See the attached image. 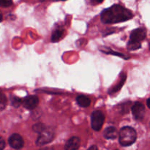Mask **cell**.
Wrapping results in <instances>:
<instances>
[{"label":"cell","mask_w":150,"mask_h":150,"mask_svg":"<svg viewBox=\"0 0 150 150\" xmlns=\"http://www.w3.org/2000/svg\"><path fill=\"white\" fill-rule=\"evenodd\" d=\"M91 1L94 4H100V3H102L103 0H91Z\"/></svg>","instance_id":"obj_20"},{"label":"cell","mask_w":150,"mask_h":150,"mask_svg":"<svg viewBox=\"0 0 150 150\" xmlns=\"http://www.w3.org/2000/svg\"><path fill=\"white\" fill-rule=\"evenodd\" d=\"M11 103L13 107L18 108L21 104V100L18 98H17V97H13V98H11Z\"/></svg>","instance_id":"obj_16"},{"label":"cell","mask_w":150,"mask_h":150,"mask_svg":"<svg viewBox=\"0 0 150 150\" xmlns=\"http://www.w3.org/2000/svg\"><path fill=\"white\" fill-rule=\"evenodd\" d=\"M39 103V99L37 96L30 95L25 98L23 101V105L28 110H33L38 106Z\"/></svg>","instance_id":"obj_7"},{"label":"cell","mask_w":150,"mask_h":150,"mask_svg":"<svg viewBox=\"0 0 150 150\" xmlns=\"http://www.w3.org/2000/svg\"><path fill=\"white\" fill-rule=\"evenodd\" d=\"M63 1H64V0H63Z\"/></svg>","instance_id":"obj_25"},{"label":"cell","mask_w":150,"mask_h":150,"mask_svg":"<svg viewBox=\"0 0 150 150\" xmlns=\"http://www.w3.org/2000/svg\"><path fill=\"white\" fill-rule=\"evenodd\" d=\"M103 136L106 139H115L118 136V132L114 127H107L104 131Z\"/></svg>","instance_id":"obj_10"},{"label":"cell","mask_w":150,"mask_h":150,"mask_svg":"<svg viewBox=\"0 0 150 150\" xmlns=\"http://www.w3.org/2000/svg\"><path fill=\"white\" fill-rule=\"evenodd\" d=\"M137 138L136 130L131 127H122L120 132L119 142L122 146H128L135 143Z\"/></svg>","instance_id":"obj_2"},{"label":"cell","mask_w":150,"mask_h":150,"mask_svg":"<svg viewBox=\"0 0 150 150\" xmlns=\"http://www.w3.org/2000/svg\"><path fill=\"white\" fill-rule=\"evenodd\" d=\"M4 146H5V142L3 140L2 138L0 137V150L4 149Z\"/></svg>","instance_id":"obj_19"},{"label":"cell","mask_w":150,"mask_h":150,"mask_svg":"<svg viewBox=\"0 0 150 150\" xmlns=\"http://www.w3.org/2000/svg\"><path fill=\"white\" fill-rule=\"evenodd\" d=\"M81 141L78 137H72L69 139L64 146L66 150H76L80 146Z\"/></svg>","instance_id":"obj_9"},{"label":"cell","mask_w":150,"mask_h":150,"mask_svg":"<svg viewBox=\"0 0 150 150\" xmlns=\"http://www.w3.org/2000/svg\"><path fill=\"white\" fill-rule=\"evenodd\" d=\"M2 18H3L2 14H1V12H0V22H1V21H2Z\"/></svg>","instance_id":"obj_23"},{"label":"cell","mask_w":150,"mask_h":150,"mask_svg":"<svg viewBox=\"0 0 150 150\" xmlns=\"http://www.w3.org/2000/svg\"><path fill=\"white\" fill-rule=\"evenodd\" d=\"M91 120H92L91 121L92 128L95 131H99L103 125L105 117L100 111H95L92 113Z\"/></svg>","instance_id":"obj_3"},{"label":"cell","mask_w":150,"mask_h":150,"mask_svg":"<svg viewBox=\"0 0 150 150\" xmlns=\"http://www.w3.org/2000/svg\"><path fill=\"white\" fill-rule=\"evenodd\" d=\"M149 49H150V42H149Z\"/></svg>","instance_id":"obj_24"},{"label":"cell","mask_w":150,"mask_h":150,"mask_svg":"<svg viewBox=\"0 0 150 150\" xmlns=\"http://www.w3.org/2000/svg\"><path fill=\"white\" fill-rule=\"evenodd\" d=\"M13 4L12 0H0V6L2 7H8Z\"/></svg>","instance_id":"obj_18"},{"label":"cell","mask_w":150,"mask_h":150,"mask_svg":"<svg viewBox=\"0 0 150 150\" xmlns=\"http://www.w3.org/2000/svg\"><path fill=\"white\" fill-rule=\"evenodd\" d=\"M8 142L10 146L15 149H21L23 146V140L19 134H13L9 138Z\"/></svg>","instance_id":"obj_6"},{"label":"cell","mask_w":150,"mask_h":150,"mask_svg":"<svg viewBox=\"0 0 150 150\" xmlns=\"http://www.w3.org/2000/svg\"><path fill=\"white\" fill-rule=\"evenodd\" d=\"M63 34H64V30H62V29H57V30L53 32L52 36H51V41L53 42H58L61 39L62 37L63 36Z\"/></svg>","instance_id":"obj_12"},{"label":"cell","mask_w":150,"mask_h":150,"mask_svg":"<svg viewBox=\"0 0 150 150\" xmlns=\"http://www.w3.org/2000/svg\"><path fill=\"white\" fill-rule=\"evenodd\" d=\"M127 48L130 51H135L141 48V42H136V41L130 40L127 43Z\"/></svg>","instance_id":"obj_13"},{"label":"cell","mask_w":150,"mask_h":150,"mask_svg":"<svg viewBox=\"0 0 150 150\" xmlns=\"http://www.w3.org/2000/svg\"><path fill=\"white\" fill-rule=\"evenodd\" d=\"M146 105H147L148 108H150V98H149V99L146 100Z\"/></svg>","instance_id":"obj_21"},{"label":"cell","mask_w":150,"mask_h":150,"mask_svg":"<svg viewBox=\"0 0 150 150\" xmlns=\"http://www.w3.org/2000/svg\"><path fill=\"white\" fill-rule=\"evenodd\" d=\"M89 149H98V147H97L96 146H91V147L89 148Z\"/></svg>","instance_id":"obj_22"},{"label":"cell","mask_w":150,"mask_h":150,"mask_svg":"<svg viewBox=\"0 0 150 150\" xmlns=\"http://www.w3.org/2000/svg\"><path fill=\"white\" fill-rule=\"evenodd\" d=\"M33 130L35 132H36V133H40L41 132L43 131L45 129V126L43 124H41V123H38V124H36L35 125L33 126Z\"/></svg>","instance_id":"obj_15"},{"label":"cell","mask_w":150,"mask_h":150,"mask_svg":"<svg viewBox=\"0 0 150 150\" xmlns=\"http://www.w3.org/2000/svg\"><path fill=\"white\" fill-rule=\"evenodd\" d=\"M133 18V14L127 9L120 5H114L101 13V21L105 23L123 22Z\"/></svg>","instance_id":"obj_1"},{"label":"cell","mask_w":150,"mask_h":150,"mask_svg":"<svg viewBox=\"0 0 150 150\" xmlns=\"http://www.w3.org/2000/svg\"><path fill=\"white\" fill-rule=\"evenodd\" d=\"M7 100L5 95L0 92V111H2L5 108L6 105H7Z\"/></svg>","instance_id":"obj_14"},{"label":"cell","mask_w":150,"mask_h":150,"mask_svg":"<svg viewBox=\"0 0 150 150\" xmlns=\"http://www.w3.org/2000/svg\"><path fill=\"white\" fill-rule=\"evenodd\" d=\"M125 79H126V76H125V75H124V76H123V78L121 79V81H120V83H119L117 86H116L115 88H114V89L111 91V92H116L117 91L120 90V89H121L123 83H124L125 81Z\"/></svg>","instance_id":"obj_17"},{"label":"cell","mask_w":150,"mask_h":150,"mask_svg":"<svg viewBox=\"0 0 150 150\" xmlns=\"http://www.w3.org/2000/svg\"><path fill=\"white\" fill-rule=\"evenodd\" d=\"M132 113L134 116L135 119L137 120H142L144 117L145 107L141 103H136L132 106Z\"/></svg>","instance_id":"obj_5"},{"label":"cell","mask_w":150,"mask_h":150,"mask_svg":"<svg viewBox=\"0 0 150 150\" xmlns=\"http://www.w3.org/2000/svg\"><path fill=\"white\" fill-rule=\"evenodd\" d=\"M76 102H77L78 105L82 108L89 107L91 103L90 99L85 95H79L76 98Z\"/></svg>","instance_id":"obj_11"},{"label":"cell","mask_w":150,"mask_h":150,"mask_svg":"<svg viewBox=\"0 0 150 150\" xmlns=\"http://www.w3.org/2000/svg\"><path fill=\"white\" fill-rule=\"evenodd\" d=\"M54 133L52 130L45 129L43 131L40 133V136L37 139L36 144L38 146H43L46 144L50 143L54 139Z\"/></svg>","instance_id":"obj_4"},{"label":"cell","mask_w":150,"mask_h":150,"mask_svg":"<svg viewBox=\"0 0 150 150\" xmlns=\"http://www.w3.org/2000/svg\"><path fill=\"white\" fill-rule=\"evenodd\" d=\"M146 29L144 28H139L135 30H133L131 32L130 35V40L136 41V42H141V41L144 40L146 38Z\"/></svg>","instance_id":"obj_8"}]
</instances>
